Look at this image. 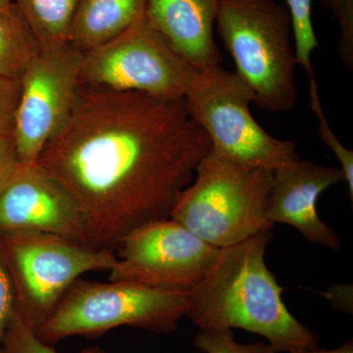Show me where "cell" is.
<instances>
[{
  "instance_id": "1",
  "label": "cell",
  "mask_w": 353,
  "mask_h": 353,
  "mask_svg": "<svg viewBox=\"0 0 353 353\" xmlns=\"http://www.w3.org/2000/svg\"><path fill=\"white\" fill-rule=\"evenodd\" d=\"M210 150L183 99L81 82L34 164L75 199L88 245L113 252L136 228L170 218Z\"/></svg>"
},
{
  "instance_id": "2",
  "label": "cell",
  "mask_w": 353,
  "mask_h": 353,
  "mask_svg": "<svg viewBox=\"0 0 353 353\" xmlns=\"http://www.w3.org/2000/svg\"><path fill=\"white\" fill-rule=\"evenodd\" d=\"M271 233L220 248L208 275L190 292L188 317L201 330L241 329L279 352L318 347L319 338L290 312L284 289L265 261Z\"/></svg>"
},
{
  "instance_id": "3",
  "label": "cell",
  "mask_w": 353,
  "mask_h": 353,
  "mask_svg": "<svg viewBox=\"0 0 353 353\" xmlns=\"http://www.w3.org/2000/svg\"><path fill=\"white\" fill-rule=\"evenodd\" d=\"M215 25L254 103L269 112L294 108L299 64L287 7L275 0H220Z\"/></svg>"
},
{
  "instance_id": "4",
  "label": "cell",
  "mask_w": 353,
  "mask_h": 353,
  "mask_svg": "<svg viewBox=\"0 0 353 353\" xmlns=\"http://www.w3.org/2000/svg\"><path fill=\"white\" fill-rule=\"evenodd\" d=\"M272 180L273 171L234 163L210 150L170 218L217 248L271 233L275 225L266 210Z\"/></svg>"
},
{
  "instance_id": "5",
  "label": "cell",
  "mask_w": 353,
  "mask_h": 353,
  "mask_svg": "<svg viewBox=\"0 0 353 353\" xmlns=\"http://www.w3.org/2000/svg\"><path fill=\"white\" fill-rule=\"evenodd\" d=\"M190 308V292L126 281L79 279L36 334L50 345L70 336H97L124 326L170 334Z\"/></svg>"
},
{
  "instance_id": "6",
  "label": "cell",
  "mask_w": 353,
  "mask_h": 353,
  "mask_svg": "<svg viewBox=\"0 0 353 353\" xmlns=\"http://www.w3.org/2000/svg\"><path fill=\"white\" fill-rule=\"evenodd\" d=\"M15 294L16 311L34 333L83 274L110 271L115 252L38 231L0 232Z\"/></svg>"
},
{
  "instance_id": "7",
  "label": "cell",
  "mask_w": 353,
  "mask_h": 353,
  "mask_svg": "<svg viewBox=\"0 0 353 353\" xmlns=\"http://www.w3.org/2000/svg\"><path fill=\"white\" fill-rule=\"evenodd\" d=\"M183 101L208 134L211 150L230 161L274 172L301 158L294 141L275 138L256 122L252 90L236 72L196 70Z\"/></svg>"
},
{
  "instance_id": "8",
  "label": "cell",
  "mask_w": 353,
  "mask_h": 353,
  "mask_svg": "<svg viewBox=\"0 0 353 353\" xmlns=\"http://www.w3.org/2000/svg\"><path fill=\"white\" fill-rule=\"evenodd\" d=\"M196 71L143 17L117 38L83 52L81 82L176 99H183Z\"/></svg>"
},
{
  "instance_id": "9",
  "label": "cell",
  "mask_w": 353,
  "mask_h": 353,
  "mask_svg": "<svg viewBox=\"0 0 353 353\" xmlns=\"http://www.w3.org/2000/svg\"><path fill=\"white\" fill-rule=\"evenodd\" d=\"M219 250L171 218L152 221L121 241L109 280L190 292L208 275Z\"/></svg>"
},
{
  "instance_id": "10",
  "label": "cell",
  "mask_w": 353,
  "mask_h": 353,
  "mask_svg": "<svg viewBox=\"0 0 353 353\" xmlns=\"http://www.w3.org/2000/svg\"><path fill=\"white\" fill-rule=\"evenodd\" d=\"M83 61V51L70 43L43 48L21 79L13 139L22 165L36 163L68 119Z\"/></svg>"
},
{
  "instance_id": "11",
  "label": "cell",
  "mask_w": 353,
  "mask_h": 353,
  "mask_svg": "<svg viewBox=\"0 0 353 353\" xmlns=\"http://www.w3.org/2000/svg\"><path fill=\"white\" fill-rule=\"evenodd\" d=\"M38 231L87 243L78 204L37 164L22 165L0 194V232Z\"/></svg>"
},
{
  "instance_id": "12",
  "label": "cell",
  "mask_w": 353,
  "mask_h": 353,
  "mask_svg": "<svg viewBox=\"0 0 353 353\" xmlns=\"http://www.w3.org/2000/svg\"><path fill=\"white\" fill-rule=\"evenodd\" d=\"M345 181L341 169L307 160H296L273 172L267 219L296 228L311 243L341 250L338 234L318 215L322 192Z\"/></svg>"
},
{
  "instance_id": "13",
  "label": "cell",
  "mask_w": 353,
  "mask_h": 353,
  "mask_svg": "<svg viewBox=\"0 0 353 353\" xmlns=\"http://www.w3.org/2000/svg\"><path fill=\"white\" fill-rule=\"evenodd\" d=\"M220 0H146L145 17L176 54L197 71L221 67L214 39Z\"/></svg>"
},
{
  "instance_id": "14",
  "label": "cell",
  "mask_w": 353,
  "mask_h": 353,
  "mask_svg": "<svg viewBox=\"0 0 353 353\" xmlns=\"http://www.w3.org/2000/svg\"><path fill=\"white\" fill-rule=\"evenodd\" d=\"M146 0H78L69 43L87 52L117 38L145 17Z\"/></svg>"
},
{
  "instance_id": "15",
  "label": "cell",
  "mask_w": 353,
  "mask_h": 353,
  "mask_svg": "<svg viewBox=\"0 0 353 353\" xmlns=\"http://www.w3.org/2000/svg\"><path fill=\"white\" fill-rule=\"evenodd\" d=\"M41 50L16 4L0 8V77L20 81Z\"/></svg>"
},
{
  "instance_id": "16",
  "label": "cell",
  "mask_w": 353,
  "mask_h": 353,
  "mask_svg": "<svg viewBox=\"0 0 353 353\" xmlns=\"http://www.w3.org/2000/svg\"><path fill=\"white\" fill-rule=\"evenodd\" d=\"M78 0H13L41 48L69 43Z\"/></svg>"
},
{
  "instance_id": "17",
  "label": "cell",
  "mask_w": 353,
  "mask_h": 353,
  "mask_svg": "<svg viewBox=\"0 0 353 353\" xmlns=\"http://www.w3.org/2000/svg\"><path fill=\"white\" fill-rule=\"evenodd\" d=\"M313 0H287V8L292 21L294 51L297 64L303 67L309 76L313 77V51L319 48L312 22Z\"/></svg>"
},
{
  "instance_id": "18",
  "label": "cell",
  "mask_w": 353,
  "mask_h": 353,
  "mask_svg": "<svg viewBox=\"0 0 353 353\" xmlns=\"http://www.w3.org/2000/svg\"><path fill=\"white\" fill-rule=\"evenodd\" d=\"M309 95H310L311 108L315 113L316 117L319 120L318 132L320 138L328 146L334 157L338 159L341 165V170L345 176V181L347 183L348 196L350 201L353 199V152L341 145V141L336 138V134L332 131L328 121L325 117L323 111L321 101H320L318 85L314 80V77H311L309 83Z\"/></svg>"
},
{
  "instance_id": "19",
  "label": "cell",
  "mask_w": 353,
  "mask_h": 353,
  "mask_svg": "<svg viewBox=\"0 0 353 353\" xmlns=\"http://www.w3.org/2000/svg\"><path fill=\"white\" fill-rule=\"evenodd\" d=\"M194 347L202 353H278L268 343L241 345L232 330H201L194 336Z\"/></svg>"
},
{
  "instance_id": "20",
  "label": "cell",
  "mask_w": 353,
  "mask_h": 353,
  "mask_svg": "<svg viewBox=\"0 0 353 353\" xmlns=\"http://www.w3.org/2000/svg\"><path fill=\"white\" fill-rule=\"evenodd\" d=\"M2 353H58L48 343L23 322L17 311H14L3 341ZM81 353H105L97 347H88Z\"/></svg>"
},
{
  "instance_id": "21",
  "label": "cell",
  "mask_w": 353,
  "mask_h": 353,
  "mask_svg": "<svg viewBox=\"0 0 353 353\" xmlns=\"http://www.w3.org/2000/svg\"><path fill=\"white\" fill-rule=\"evenodd\" d=\"M326 6L333 10L340 25L339 50L343 63L348 68L353 64V0H326Z\"/></svg>"
},
{
  "instance_id": "22",
  "label": "cell",
  "mask_w": 353,
  "mask_h": 353,
  "mask_svg": "<svg viewBox=\"0 0 353 353\" xmlns=\"http://www.w3.org/2000/svg\"><path fill=\"white\" fill-rule=\"evenodd\" d=\"M20 94V81L0 77V137H13Z\"/></svg>"
},
{
  "instance_id": "23",
  "label": "cell",
  "mask_w": 353,
  "mask_h": 353,
  "mask_svg": "<svg viewBox=\"0 0 353 353\" xmlns=\"http://www.w3.org/2000/svg\"><path fill=\"white\" fill-rule=\"evenodd\" d=\"M15 309L12 281L0 248V353L3 352L4 336Z\"/></svg>"
},
{
  "instance_id": "24",
  "label": "cell",
  "mask_w": 353,
  "mask_h": 353,
  "mask_svg": "<svg viewBox=\"0 0 353 353\" xmlns=\"http://www.w3.org/2000/svg\"><path fill=\"white\" fill-rule=\"evenodd\" d=\"M22 166L13 137H0V194Z\"/></svg>"
},
{
  "instance_id": "25",
  "label": "cell",
  "mask_w": 353,
  "mask_h": 353,
  "mask_svg": "<svg viewBox=\"0 0 353 353\" xmlns=\"http://www.w3.org/2000/svg\"><path fill=\"white\" fill-rule=\"evenodd\" d=\"M292 353H353V341L348 340L339 347L333 350H323L318 347L301 348Z\"/></svg>"
},
{
  "instance_id": "26",
  "label": "cell",
  "mask_w": 353,
  "mask_h": 353,
  "mask_svg": "<svg viewBox=\"0 0 353 353\" xmlns=\"http://www.w3.org/2000/svg\"><path fill=\"white\" fill-rule=\"evenodd\" d=\"M12 2L13 0H0V8L9 6V4L12 3Z\"/></svg>"
}]
</instances>
